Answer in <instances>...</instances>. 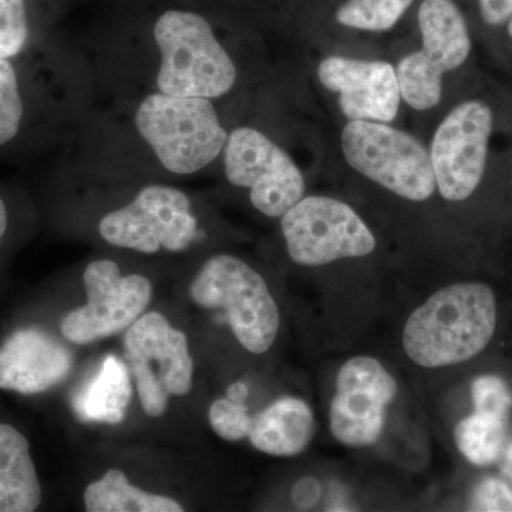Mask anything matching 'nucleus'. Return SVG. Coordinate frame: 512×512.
Wrapping results in <instances>:
<instances>
[{"label": "nucleus", "instance_id": "nucleus-2", "mask_svg": "<svg viewBox=\"0 0 512 512\" xmlns=\"http://www.w3.org/2000/svg\"><path fill=\"white\" fill-rule=\"evenodd\" d=\"M160 52V93L220 99L237 83V66L215 36L210 19L192 6H165L151 20Z\"/></svg>", "mask_w": 512, "mask_h": 512}, {"label": "nucleus", "instance_id": "nucleus-11", "mask_svg": "<svg viewBox=\"0 0 512 512\" xmlns=\"http://www.w3.org/2000/svg\"><path fill=\"white\" fill-rule=\"evenodd\" d=\"M83 282L86 305L67 313L60 323L63 338L74 345H89L126 332L144 315L153 298L150 279L121 275L120 266L110 259L90 262Z\"/></svg>", "mask_w": 512, "mask_h": 512}, {"label": "nucleus", "instance_id": "nucleus-20", "mask_svg": "<svg viewBox=\"0 0 512 512\" xmlns=\"http://www.w3.org/2000/svg\"><path fill=\"white\" fill-rule=\"evenodd\" d=\"M456 444L460 453L476 466H490L503 453L505 421L474 413L457 424Z\"/></svg>", "mask_w": 512, "mask_h": 512}, {"label": "nucleus", "instance_id": "nucleus-25", "mask_svg": "<svg viewBox=\"0 0 512 512\" xmlns=\"http://www.w3.org/2000/svg\"><path fill=\"white\" fill-rule=\"evenodd\" d=\"M471 511L512 512V490L497 478H485L471 497Z\"/></svg>", "mask_w": 512, "mask_h": 512}, {"label": "nucleus", "instance_id": "nucleus-29", "mask_svg": "<svg viewBox=\"0 0 512 512\" xmlns=\"http://www.w3.org/2000/svg\"><path fill=\"white\" fill-rule=\"evenodd\" d=\"M6 229H8V210H6L5 202L0 197V242L5 237Z\"/></svg>", "mask_w": 512, "mask_h": 512}, {"label": "nucleus", "instance_id": "nucleus-7", "mask_svg": "<svg viewBox=\"0 0 512 512\" xmlns=\"http://www.w3.org/2000/svg\"><path fill=\"white\" fill-rule=\"evenodd\" d=\"M100 237L113 247L153 255L183 252L200 235L190 197L170 185H146L133 201L104 215Z\"/></svg>", "mask_w": 512, "mask_h": 512}, {"label": "nucleus", "instance_id": "nucleus-13", "mask_svg": "<svg viewBox=\"0 0 512 512\" xmlns=\"http://www.w3.org/2000/svg\"><path fill=\"white\" fill-rule=\"evenodd\" d=\"M397 383L379 360L357 356L340 367L336 394L330 404V431L339 443L366 447L382 434L386 407Z\"/></svg>", "mask_w": 512, "mask_h": 512}, {"label": "nucleus", "instance_id": "nucleus-31", "mask_svg": "<svg viewBox=\"0 0 512 512\" xmlns=\"http://www.w3.org/2000/svg\"><path fill=\"white\" fill-rule=\"evenodd\" d=\"M508 35H510L512 39V16L508 19Z\"/></svg>", "mask_w": 512, "mask_h": 512}, {"label": "nucleus", "instance_id": "nucleus-12", "mask_svg": "<svg viewBox=\"0 0 512 512\" xmlns=\"http://www.w3.org/2000/svg\"><path fill=\"white\" fill-rule=\"evenodd\" d=\"M493 123V111L481 100L461 103L441 121L430 158L444 200L464 201L477 190L487 164Z\"/></svg>", "mask_w": 512, "mask_h": 512}, {"label": "nucleus", "instance_id": "nucleus-19", "mask_svg": "<svg viewBox=\"0 0 512 512\" xmlns=\"http://www.w3.org/2000/svg\"><path fill=\"white\" fill-rule=\"evenodd\" d=\"M84 507L89 512H183L173 498L148 493L128 481L126 474L111 468L84 490Z\"/></svg>", "mask_w": 512, "mask_h": 512}, {"label": "nucleus", "instance_id": "nucleus-17", "mask_svg": "<svg viewBox=\"0 0 512 512\" xmlns=\"http://www.w3.org/2000/svg\"><path fill=\"white\" fill-rule=\"evenodd\" d=\"M42 503V487L28 440L9 424H0V512H33Z\"/></svg>", "mask_w": 512, "mask_h": 512}, {"label": "nucleus", "instance_id": "nucleus-28", "mask_svg": "<svg viewBox=\"0 0 512 512\" xmlns=\"http://www.w3.org/2000/svg\"><path fill=\"white\" fill-rule=\"evenodd\" d=\"M249 389L247 383L235 382L228 387L227 397L232 402L245 403L247 402Z\"/></svg>", "mask_w": 512, "mask_h": 512}, {"label": "nucleus", "instance_id": "nucleus-10", "mask_svg": "<svg viewBox=\"0 0 512 512\" xmlns=\"http://www.w3.org/2000/svg\"><path fill=\"white\" fill-rule=\"evenodd\" d=\"M281 227L289 256L303 266L360 258L376 248L365 221L335 198L303 197L282 217Z\"/></svg>", "mask_w": 512, "mask_h": 512}, {"label": "nucleus", "instance_id": "nucleus-3", "mask_svg": "<svg viewBox=\"0 0 512 512\" xmlns=\"http://www.w3.org/2000/svg\"><path fill=\"white\" fill-rule=\"evenodd\" d=\"M141 138L168 173L190 175L221 156L228 133L210 99L148 94L134 116Z\"/></svg>", "mask_w": 512, "mask_h": 512}, {"label": "nucleus", "instance_id": "nucleus-1", "mask_svg": "<svg viewBox=\"0 0 512 512\" xmlns=\"http://www.w3.org/2000/svg\"><path fill=\"white\" fill-rule=\"evenodd\" d=\"M497 326L493 289L480 282L447 286L410 315L403 349L421 367L457 365L487 348Z\"/></svg>", "mask_w": 512, "mask_h": 512}, {"label": "nucleus", "instance_id": "nucleus-21", "mask_svg": "<svg viewBox=\"0 0 512 512\" xmlns=\"http://www.w3.org/2000/svg\"><path fill=\"white\" fill-rule=\"evenodd\" d=\"M414 0H348L336 12V20L350 29L386 32L392 29Z\"/></svg>", "mask_w": 512, "mask_h": 512}, {"label": "nucleus", "instance_id": "nucleus-4", "mask_svg": "<svg viewBox=\"0 0 512 512\" xmlns=\"http://www.w3.org/2000/svg\"><path fill=\"white\" fill-rule=\"evenodd\" d=\"M190 298L202 309H222L242 348L262 355L272 348L281 315L265 279L234 255H215L201 266Z\"/></svg>", "mask_w": 512, "mask_h": 512}, {"label": "nucleus", "instance_id": "nucleus-15", "mask_svg": "<svg viewBox=\"0 0 512 512\" xmlns=\"http://www.w3.org/2000/svg\"><path fill=\"white\" fill-rule=\"evenodd\" d=\"M73 355L60 340L39 328L16 330L0 346V389L37 394L70 375Z\"/></svg>", "mask_w": 512, "mask_h": 512}, {"label": "nucleus", "instance_id": "nucleus-16", "mask_svg": "<svg viewBox=\"0 0 512 512\" xmlns=\"http://www.w3.org/2000/svg\"><path fill=\"white\" fill-rule=\"evenodd\" d=\"M315 429V417L308 403L296 397H284L256 414L248 440L261 453L293 457L308 448Z\"/></svg>", "mask_w": 512, "mask_h": 512}, {"label": "nucleus", "instance_id": "nucleus-14", "mask_svg": "<svg viewBox=\"0 0 512 512\" xmlns=\"http://www.w3.org/2000/svg\"><path fill=\"white\" fill-rule=\"evenodd\" d=\"M318 76L323 87L338 93L340 110L350 121L396 119L402 93L392 64L330 56L319 64Z\"/></svg>", "mask_w": 512, "mask_h": 512}, {"label": "nucleus", "instance_id": "nucleus-24", "mask_svg": "<svg viewBox=\"0 0 512 512\" xmlns=\"http://www.w3.org/2000/svg\"><path fill=\"white\" fill-rule=\"evenodd\" d=\"M471 396L477 413L507 421L512 407V394L501 377H477L471 386Z\"/></svg>", "mask_w": 512, "mask_h": 512}, {"label": "nucleus", "instance_id": "nucleus-8", "mask_svg": "<svg viewBox=\"0 0 512 512\" xmlns=\"http://www.w3.org/2000/svg\"><path fill=\"white\" fill-rule=\"evenodd\" d=\"M417 20L423 47L403 57L396 73L402 99L412 109L426 111L440 103L443 74L458 69L470 56L471 39L453 0H424Z\"/></svg>", "mask_w": 512, "mask_h": 512}, {"label": "nucleus", "instance_id": "nucleus-30", "mask_svg": "<svg viewBox=\"0 0 512 512\" xmlns=\"http://www.w3.org/2000/svg\"><path fill=\"white\" fill-rule=\"evenodd\" d=\"M503 474L512 483V444L505 451V458L503 463Z\"/></svg>", "mask_w": 512, "mask_h": 512}, {"label": "nucleus", "instance_id": "nucleus-18", "mask_svg": "<svg viewBox=\"0 0 512 512\" xmlns=\"http://www.w3.org/2000/svg\"><path fill=\"white\" fill-rule=\"evenodd\" d=\"M131 394L130 370L116 356H109L74 400V410L83 420L120 424L126 419Z\"/></svg>", "mask_w": 512, "mask_h": 512}, {"label": "nucleus", "instance_id": "nucleus-27", "mask_svg": "<svg viewBox=\"0 0 512 512\" xmlns=\"http://www.w3.org/2000/svg\"><path fill=\"white\" fill-rule=\"evenodd\" d=\"M306 494H313L318 497V484H316V481L302 480L293 488V500L298 504H312L311 498Z\"/></svg>", "mask_w": 512, "mask_h": 512}, {"label": "nucleus", "instance_id": "nucleus-6", "mask_svg": "<svg viewBox=\"0 0 512 512\" xmlns=\"http://www.w3.org/2000/svg\"><path fill=\"white\" fill-rule=\"evenodd\" d=\"M342 150L350 167L404 200L426 201L436 191L430 153L406 131L377 121H349Z\"/></svg>", "mask_w": 512, "mask_h": 512}, {"label": "nucleus", "instance_id": "nucleus-22", "mask_svg": "<svg viewBox=\"0 0 512 512\" xmlns=\"http://www.w3.org/2000/svg\"><path fill=\"white\" fill-rule=\"evenodd\" d=\"M25 104L20 93L18 73L10 60H0V147L18 136Z\"/></svg>", "mask_w": 512, "mask_h": 512}, {"label": "nucleus", "instance_id": "nucleus-23", "mask_svg": "<svg viewBox=\"0 0 512 512\" xmlns=\"http://www.w3.org/2000/svg\"><path fill=\"white\" fill-rule=\"evenodd\" d=\"M252 419L245 403H237L228 397L215 400L208 412V420L212 430L218 437L227 441H241L248 439L251 431Z\"/></svg>", "mask_w": 512, "mask_h": 512}, {"label": "nucleus", "instance_id": "nucleus-26", "mask_svg": "<svg viewBox=\"0 0 512 512\" xmlns=\"http://www.w3.org/2000/svg\"><path fill=\"white\" fill-rule=\"evenodd\" d=\"M480 12L487 25H503L512 16V0H480Z\"/></svg>", "mask_w": 512, "mask_h": 512}, {"label": "nucleus", "instance_id": "nucleus-9", "mask_svg": "<svg viewBox=\"0 0 512 512\" xmlns=\"http://www.w3.org/2000/svg\"><path fill=\"white\" fill-rule=\"evenodd\" d=\"M221 156L229 183L248 190L252 205L266 217H284L305 194V178L295 161L254 127L229 133Z\"/></svg>", "mask_w": 512, "mask_h": 512}, {"label": "nucleus", "instance_id": "nucleus-5", "mask_svg": "<svg viewBox=\"0 0 512 512\" xmlns=\"http://www.w3.org/2000/svg\"><path fill=\"white\" fill-rule=\"evenodd\" d=\"M126 365L136 380L144 413L161 417L171 397L187 396L194 384V360L187 335L163 313L148 312L126 330Z\"/></svg>", "mask_w": 512, "mask_h": 512}]
</instances>
